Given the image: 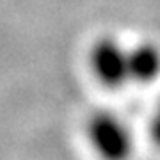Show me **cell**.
Returning a JSON list of instances; mask_svg holds the SVG:
<instances>
[{
  "label": "cell",
  "mask_w": 160,
  "mask_h": 160,
  "mask_svg": "<svg viewBox=\"0 0 160 160\" xmlns=\"http://www.w3.org/2000/svg\"><path fill=\"white\" fill-rule=\"evenodd\" d=\"M91 66L96 78L105 86H119L128 77V52L116 41H98L91 52Z\"/></svg>",
  "instance_id": "obj_1"
},
{
  "label": "cell",
  "mask_w": 160,
  "mask_h": 160,
  "mask_svg": "<svg viewBox=\"0 0 160 160\" xmlns=\"http://www.w3.org/2000/svg\"><path fill=\"white\" fill-rule=\"evenodd\" d=\"M89 137L103 157L121 158L130 151V137L125 126L109 114H100L91 121Z\"/></svg>",
  "instance_id": "obj_2"
},
{
  "label": "cell",
  "mask_w": 160,
  "mask_h": 160,
  "mask_svg": "<svg viewBox=\"0 0 160 160\" xmlns=\"http://www.w3.org/2000/svg\"><path fill=\"white\" fill-rule=\"evenodd\" d=\"M160 71V52L151 45H141L128 52V77L139 82L153 80Z\"/></svg>",
  "instance_id": "obj_3"
},
{
  "label": "cell",
  "mask_w": 160,
  "mask_h": 160,
  "mask_svg": "<svg viewBox=\"0 0 160 160\" xmlns=\"http://www.w3.org/2000/svg\"><path fill=\"white\" fill-rule=\"evenodd\" d=\"M151 133H153L155 142L160 146V109H158V112H157V118H155V121H153V128H151Z\"/></svg>",
  "instance_id": "obj_4"
}]
</instances>
